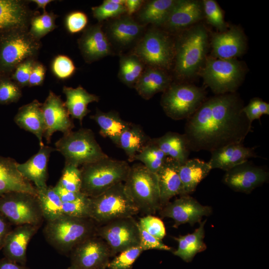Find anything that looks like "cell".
Returning a JSON list of instances; mask_svg holds the SVG:
<instances>
[{"label":"cell","mask_w":269,"mask_h":269,"mask_svg":"<svg viewBox=\"0 0 269 269\" xmlns=\"http://www.w3.org/2000/svg\"><path fill=\"white\" fill-rule=\"evenodd\" d=\"M79 46L88 61H96L111 54L110 42L100 24L93 25L85 31L79 40Z\"/></svg>","instance_id":"25"},{"label":"cell","mask_w":269,"mask_h":269,"mask_svg":"<svg viewBox=\"0 0 269 269\" xmlns=\"http://www.w3.org/2000/svg\"><path fill=\"white\" fill-rule=\"evenodd\" d=\"M107 269V267H102L98 268L95 269Z\"/></svg>","instance_id":"60"},{"label":"cell","mask_w":269,"mask_h":269,"mask_svg":"<svg viewBox=\"0 0 269 269\" xmlns=\"http://www.w3.org/2000/svg\"><path fill=\"white\" fill-rule=\"evenodd\" d=\"M71 265L76 269L107 267L111 252L107 243L97 235L76 246L70 253Z\"/></svg>","instance_id":"14"},{"label":"cell","mask_w":269,"mask_h":269,"mask_svg":"<svg viewBox=\"0 0 269 269\" xmlns=\"http://www.w3.org/2000/svg\"><path fill=\"white\" fill-rule=\"evenodd\" d=\"M212 170L208 162L198 158L188 159L180 165L179 174L183 195L194 192L198 185Z\"/></svg>","instance_id":"30"},{"label":"cell","mask_w":269,"mask_h":269,"mask_svg":"<svg viewBox=\"0 0 269 269\" xmlns=\"http://www.w3.org/2000/svg\"><path fill=\"white\" fill-rule=\"evenodd\" d=\"M0 38V71L6 72L33 55L38 45L24 34L7 31Z\"/></svg>","instance_id":"13"},{"label":"cell","mask_w":269,"mask_h":269,"mask_svg":"<svg viewBox=\"0 0 269 269\" xmlns=\"http://www.w3.org/2000/svg\"><path fill=\"white\" fill-rule=\"evenodd\" d=\"M11 224L0 213V250L2 249L5 239L11 230Z\"/></svg>","instance_id":"55"},{"label":"cell","mask_w":269,"mask_h":269,"mask_svg":"<svg viewBox=\"0 0 269 269\" xmlns=\"http://www.w3.org/2000/svg\"><path fill=\"white\" fill-rule=\"evenodd\" d=\"M206 222V220H205L200 222L199 227L192 233L174 238L178 242L177 249L172 251L174 256L189 263L192 261L197 253L202 252L207 249L204 242V225Z\"/></svg>","instance_id":"33"},{"label":"cell","mask_w":269,"mask_h":269,"mask_svg":"<svg viewBox=\"0 0 269 269\" xmlns=\"http://www.w3.org/2000/svg\"><path fill=\"white\" fill-rule=\"evenodd\" d=\"M45 73V69L42 65H33L28 84L31 86L41 85L44 80Z\"/></svg>","instance_id":"54"},{"label":"cell","mask_w":269,"mask_h":269,"mask_svg":"<svg viewBox=\"0 0 269 269\" xmlns=\"http://www.w3.org/2000/svg\"><path fill=\"white\" fill-rule=\"evenodd\" d=\"M93 16L99 21L120 16L126 12L124 5L117 4L105 0L100 5L92 7Z\"/></svg>","instance_id":"44"},{"label":"cell","mask_w":269,"mask_h":269,"mask_svg":"<svg viewBox=\"0 0 269 269\" xmlns=\"http://www.w3.org/2000/svg\"><path fill=\"white\" fill-rule=\"evenodd\" d=\"M65 189L72 192H81V172L79 167L65 164L61 176L57 183Z\"/></svg>","instance_id":"42"},{"label":"cell","mask_w":269,"mask_h":269,"mask_svg":"<svg viewBox=\"0 0 269 269\" xmlns=\"http://www.w3.org/2000/svg\"><path fill=\"white\" fill-rule=\"evenodd\" d=\"M25 6L17 0H0V30H15L22 26L27 18Z\"/></svg>","instance_id":"34"},{"label":"cell","mask_w":269,"mask_h":269,"mask_svg":"<svg viewBox=\"0 0 269 269\" xmlns=\"http://www.w3.org/2000/svg\"><path fill=\"white\" fill-rule=\"evenodd\" d=\"M177 0H152L146 2L139 13V18L144 23L163 25Z\"/></svg>","instance_id":"36"},{"label":"cell","mask_w":269,"mask_h":269,"mask_svg":"<svg viewBox=\"0 0 269 269\" xmlns=\"http://www.w3.org/2000/svg\"><path fill=\"white\" fill-rule=\"evenodd\" d=\"M96 235L107 243L112 257L140 244V231L134 217L121 218L98 225Z\"/></svg>","instance_id":"12"},{"label":"cell","mask_w":269,"mask_h":269,"mask_svg":"<svg viewBox=\"0 0 269 269\" xmlns=\"http://www.w3.org/2000/svg\"><path fill=\"white\" fill-rule=\"evenodd\" d=\"M55 150V148L43 144L40 146L39 151L26 161L17 163L19 172L25 179L34 184L36 190L48 186L46 183L48 162L51 153Z\"/></svg>","instance_id":"20"},{"label":"cell","mask_w":269,"mask_h":269,"mask_svg":"<svg viewBox=\"0 0 269 269\" xmlns=\"http://www.w3.org/2000/svg\"><path fill=\"white\" fill-rule=\"evenodd\" d=\"M42 109L45 123L44 137L47 143L51 142V136L57 131L64 134L72 131L74 124L60 97L51 91L44 102Z\"/></svg>","instance_id":"17"},{"label":"cell","mask_w":269,"mask_h":269,"mask_svg":"<svg viewBox=\"0 0 269 269\" xmlns=\"http://www.w3.org/2000/svg\"><path fill=\"white\" fill-rule=\"evenodd\" d=\"M88 23V17L81 11H74L70 13L66 19V25L68 31L75 33L83 30Z\"/></svg>","instance_id":"51"},{"label":"cell","mask_w":269,"mask_h":269,"mask_svg":"<svg viewBox=\"0 0 269 269\" xmlns=\"http://www.w3.org/2000/svg\"><path fill=\"white\" fill-rule=\"evenodd\" d=\"M166 158V155L151 138L149 142L135 155L134 161H140L149 171L156 174Z\"/></svg>","instance_id":"39"},{"label":"cell","mask_w":269,"mask_h":269,"mask_svg":"<svg viewBox=\"0 0 269 269\" xmlns=\"http://www.w3.org/2000/svg\"><path fill=\"white\" fill-rule=\"evenodd\" d=\"M21 96V90L16 84L7 79H0V104L16 102Z\"/></svg>","instance_id":"48"},{"label":"cell","mask_w":269,"mask_h":269,"mask_svg":"<svg viewBox=\"0 0 269 269\" xmlns=\"http://www.w3.org/2000/svg\"><path fill=\"white\" fill-rule=\"evenodd\" d=\"M134 54L149 66L168 69L174 58V46L166 33L153 29L140 40Z\"/></svg>","instance_id":"11"},{"label":"cell","mask_w":269,"mask_h":269,"mask_svg":"<svg viewBox=\"0 0 269 269\" xmlns=\"http://www.w3.org/2000/svg\"><path fill=\"white\" fill-rule=\"evenodd\" d=\"M34 2H35L38 7L42 8L43 10L44 11V12H45V7L46 5L50 3L52 0H32Z\"/></svg>","instance_id":"58"},{"label":"cell","mask_w":269,"mask_h":269,"mask_svg":"<svg viewBox=\"0 0 269 269\" xmlns=\"http://www.w3.org/2000/svg\"><path fill=\"white\" fill-rule=\"evenodd\" d=\"M17 163L13 158L0 155V196L11 192H23L37 196L35 186L18 170Z\"/></svg>","instance_id":"22"},{"label":"cell","mask_w":269,"mask_h":269,"mask_svg":"<svg viewBox=\"0 0 269 269\" xmlns=\"http://www.w3.org/2000/svg\"><path fill=\"white\" fill-rule=\"evenodd\" d=\"M131 166L125 160L109 156L82 166L81 192L89 197L97 196L120 183H124Z\"/></svg>","instance_id":"4"},{"label":"cell","mask_w":269,"mask_h":269,"mask_svg":"<svg viewBox=\"0 0 269 269\" xmlns=\"http://www.w3.org/2000/svg\"><path fill=\"white\" fill-rule=\"evenodd\" d=\"M42 106V103L34 100L20 107L14 117L15 123L20 128L36 136L40 146L44 144L43 136L46 129Z\"/></svg>","instance_id":"26"},{"label":"cell","mask_w":269,"mask_h":269,"mask_svg":"<svg viewBox=\"0 0 269 269\" xmlns=\"http://www.w3.org/2000/svg\"><path fill=\"white\" fill-rule=\"evenodd\" d=\"M89 217L98 225L140 212L127 192L124 183L114 185L102 194L89 197Z\"/></svg>","instance_id":"5"},{"label":"cell","mask_w":269,"mask_h":269,"mask_svg":"<svg viewBox=\"0 0 269 269\" xmlns=\"http://www.w3.org/2000/svg\"><path fill=\"white\" fill-rule=\"evenodd\" d=\"M98 225L90 218L63 215L46 222L43 233L46 241L62 254H69L78 244L96 235Z\"/></svg>","instance_id":"3"},{"label":"cell","mask_w":269,"mask_h":269,"mask_svg":"<svg viewBox=\"0 0 269 269\" xmlns=\"http://www.w3.org/2000/svg\"><path fill=\"white\" fill-rule=\"evenodd\" d=\"M0 213L16 226L41 225L44 220L37 196L23 192H11L0 196Z\"/></svg>","instance_id":"10"},{"label":"cell","mask_w":269,"mask_h":269,"mask_svg":"<svg viewBox=\"0 0 269 269\" xmlns=\"http://www.w3.org/2000/svg\"><path fill=\"white\" fill-rule=\"evenodd\" d=\"M171 84V80L164 70L148 66L134 86L138 94L145 100L164 92Z\"/></svg>","instance_id":"27"},{"label":"cell","mask_w":269,"mask_h":269,"mask_svg":"<svg viewBox=\"0 0 269 269\" xmlns=\"http://www.w3.org/2000/svg\"><path fill=\"white\" fill-rule=\"evenodd\" d=\"M40 226L38 225L24 224L16 226L11 229L2 249L4 257L25 266L28 244Z\"/></svg>","instance_id":"19"},{"label":"cell","mask_w":269,"mask_h":269,"mask_svg":"<svg viewBox=\"0 0 269 269\" xmlns=\"http://www.w3.org/2000/svg\"><path fill=\"white\" fill-rule=\"evenodd\" d=\"M268 179L267 170L248 160L226 171L223 181L235 191L249 193Z\"/></svg>","instance_id":"16"},{"label":"cell","mask_w":269,"mask_h":269,"mask_svg":"<svg viewBox=\"0 0 269 269\" xmlns=\"http://www.w3.org/2000/svg\"><path fill=\"white\" fill-rule=\"evenodd\" d=\"M208 47V33L203 25L191 26L182 32L174 47L177 76L185 79L197 73L205 62Z\"/></svg>","instance_id":"2"},{"label":"cell","mask_w":269,"mask_h":269,"mask_svg":"<svg viewBox=\"0 0 269 269\" xmlns=\"http://www.w3.org/2000/svg\"><path fill=\"white\" fill-rule=\"evenodd\" d=\"M37 191V197L43 217L46 222L54 220L63 215V203L53 187L47 186Z\"/></svg>","instance_id":"37"},{"label":"cell","mask_w":269,"mask_h":269,"mask_svg":"<svg viewBox=\"0 0 269 269\" xmlns=\"http://www.w3.org/2000/svg\"><path fill=\"white\" fill-rule=\"evenodd\" d=\"M200 75L216 95L235 93L243 81L245 70L236 59H206Z\"/></svg>","instance_id":"8"},{"label":"cell","mask_w":269,"mask_h":269,"mask_svg":"<svg viewBox=\"0 0 269 269\" xmlns=\"http://www.w3.org/2000/svg\"><path fill=\"white\" fill-rule=\"evenodd\" d=\"M52 70L54 74L60 79L70 77L75 71V66L70 58L64 55H59L54 60Z\"/></svg>","instance_id":"49"},{"label":"cell","mask_w":269,"mask_h":269,"mask_svg":"<svg viewBox=\"0 0 269 269\" xmlns=\"http://www.w3.org/2000/svg\"><path fill=\"white\" fill-rule=\"evenodd\" d=\"M143 252L139 245L123 251L110 261L107 268L108 269H131L133 265Z\"/></svg>","instance_id":"40"},{"label":"cell","mask_w":269,"mask_h":269,"mask_svg":"<svg viewBox=\"0 0 269 269\" xmlns=\"http://www.w3.org/2000/svg\"><path fill=\"white\" fill-rule=\"evenodd\" d=\"M119 63V79L127 86L134 88L144 70V64L134 54L121 56Z\"/></svg>","instance_id":"38"},{"label":"cell","mask_w":269,"mask_h":269,"mask_svg":"<svg viewBox=\"0 0 269 269\" xmlns=\"http://www.w3.org/2000/svg\"><path fill=\"white\" fill-rule=\"evenodd\" d=\"M180 165L174 159L167 157L164 163L156 173L161 208L168 203L172 197L178 195H183L179 174Z\"/></svg>","instance_id":"24"},{"label":"cell","mask_w":269,"mask_h":269,"mask_svg":"<svg viewBox=\"0 0 269 269\" xmlns=\"http://www.w3.org/2000/svg\"><path fill=\"white\" fill-rule=\"evenodd\" d=\"M138 225L149 234L162 240L166 235V230L162 221L151 215L140 218Z\"/></svg>","instance_id":"46"},{"label":"cell","mask_w":269,"mask_h":269,"mask_svg":"<svg viewBox=\"0 0 269 269\" xmlns=\"http://www.w3.org/2000/svg\"><path fill=\"white\" fill-rule=\"evenodd\" d=\"M205 92L200 87L188 84H171L161 96V107L174 120L187 119L205 100Z\"/></svg>","instance_id":"9"},{"label":"cell","mask_w":269,"mask_h":269,"mask_svg":"<svg viewBox=\"0 0 269 269\" xmlns=\"http://www.w3.org/2000/svg\"><path fill=\"white\" fill-rule=\"evenodd\" d=\"M63 92L66 98L64 104L69 114L81 125L84 117L90 112L88 105L100 100L99 97L89 93L81 86L76 88L64 86Z\"/></svg>","instance_id":"28"},{"label":"cell","mask_w":269,"mask_h":269,"mask_svg":"<svg viewBox=\"0 0 269 269\" xmlns=\"http://www.w3.org/2000/svg\"><path fill=\"white\" fill-rule=\"evenodd\" d=\"M204 17L202 2L177 0L163 25L170 31H177L191 27Z\"/></svg>","instance_id":"21"},{"label":"cell","mask_w":269,"mask_h":269,"mask_svg":"<svg viewBox=\"0 0 269 269\" xmlns=\"http://www.w3.org/2000/svg\"><path fill=\"white\" fill-rule=\"evenodd\" d=\"M67 269H76L75 268H74L72 266H70L69 268H68Z\"/></svg>","instance_id":"59"},{"label":"cell","mask_w":269,"mask_h":269,"mask_svg":"<svg viewBox=\"0 0 269 269\" xmlns=\"http://www.w3.org/2000/svg\"><path fill=\"white\" fill-rule=\"evenodd\" d=\"M246 116L250 122L259 120L263 115H269V104L260 98H254L243 109Z\"/></svg>","instance_id":"47"},{"label":"cell","mask_w":269,"mask_h":269,"mask_svg":"<svg viewBox=\"0 0 269 269\" xmlns=\"http://www.w3.org/2000/svg\"><path fill=\"white\" fill-rule=\"evenodd\" d=\"M210 152L208 162L212 170L219 168L226 171L250 158L258 157L254 148L246 147L243 143L229 144Z\"/></svg>","instance_id":"23"},{"label":"cell","mask_w":269,"mask_h":269,"mask_svg":"<svg viewBox=\"0 0 269 269\" xmlns=\"http://www.w3.org/2000/svg\"><path fill=\"white\" fill-rule=\"evenodd\" d=\"M236 93L216 95L205 100L187 119L184 134L189 149L210 152L229 144L243 143L252 123Z\"/></svg>","instance_id":"1"},{"label":"cell","mask_w":269,"mask_h":269,"mask_svg":"<svg viewBox=\"0 0 269 269\" xmlns=\"http://www.w3.org/2000/svg\"><path fill=\"white\" fill-rule=\"evenodd\" d=\"M140 231V244L143 251L149 250H158L165 251H173V249L164 244L162 240H159L145 231L139 225Z\"/></svg>","instance_id":"50"},{"label":"cell","mask_w":269,"mask_h":269,"mask_svg":"<svg viewBox=\"0 0 269 269\" xmlns=\"http://www.w3.org/2000/svg\"><path fill=\"white\" fill-rule=\"evenodd\" d=\"M152 140L167 157L174 159L180 164L188 159L190 150L184 134L168 132Z\"/></svg>","instance_id":"32"},{"label":"cell","mask_w":269,"mask_h":269,"mask_svg":"<svg viewBox=\"0 0 269 269\" xmlns=\"http://www.w3.org/2000/svg\"><path fill=\"white\" fill-rule=\"evenodd\" d=\"M211 42L212 54L216 58L234 59L242 55L246 49L245 35L236 26L214 33Z\"/></svg>","instance_id":"18"},{"label":"cell","mask_w":269,"mask_h":269,"mask_svg":"<svg viewBox=\"0 0 269 269\" xmlns=\"http://www.w3.org/2000/svg\"><path fill=\"white\" fill-rule=\"evenodd\" d=\"M151 138L140 126L132 123L121 134L117 146L125 151L128 161L133 162L135 155L149 142Z\"/></svg>","instance_id":"35"},{"label":"cell","mask_w":269,"mask_h":269,"mask_svg":"<svg viewBox=\"0 0 269 269\" xmlns=\"http://www.w3.org/2000/svg\"><path fill=\"white\" fill-rule=\"evenodd\" d=\"M143 1L141 0H126L124 5L128 15L131 16L137 11L141 6Z\"/></svg>","instance_id":"56"},{"label":"cell","mask_w":269,"mask_h":269,"mask_svg":"<svg viewBox=\"0 0 269 269\" xmlns=\"http://www.w3.org/2000/svg\"><path fill=\"white\" fill-rule=\"evenodd\" d=\"M90 118L98 125L100 135L109 138L117 146L121 134L132 124L123 120L114 111L104 112L97 109Z\"/></svg>","instance_id":"31"},{"label":"cell","mask_w":269,"mask_h":269,"mask_svg":"<svg viewBox=\"0 0 269 269\" xmlns=\"http://www.w3.org/2000/svg\"><path fill=\"white\" fill-rule=\"evenodd\" d=\"M55 19L53 14L46 12L34 17L31 22L30 34L35 38L44 36L56 27Z\"/></svg>","instance_id":"43"},{"label":"cell","mask_w":269,"mask_h":269,"mask_svg":"<svg viewBox=\"0 0 269 269\" xmlns=\"http://www.w3.org/2000/svg\"><path fill=\"white\" fill-rule=\"evenodd\" d=\"M124 184L127 192L140 212L148 215L161 209L157 175L142 163H136L131 166Z\"/></svg>","instance_id":"6"},{"label":"cell","mask_w":269,"mask_h":269,"mask_svg":"<svg viewBox=\"0 0 269 269\" xmlns=\"http://www.w3.org/2000/svg\"><path fill=\"white\" fill-rule=\"evenodd\" d=\"M108 29L109 35L113 42L120 46L126 47L140 37L143 30V25L128 15L112 21Z\"/></svg>","instance_id":"29"},{"label":"cell","mask_w":269,"mask_h":269,"mask_svg":"<svg viewBox=\"0 0 269 269\" xmlns=\"http://www.w3.org/2000/svg\"><path fill=\"white\" fill-rule=\"evenodd\" d=\"M90 198L84 196L77 200L62 204L63 215L77 218H89Z\"/></svg>","instance_id":"45"},{"label":"cell","mask_w":269,"mask_h":269,"mask_svg":"<svg viewBox=\"0 0 269 269\" xmlns=\"http://www.w3.org/2000/svg\"><path fill=\"white\" fill-rule=\"evenodd\" d=\"M53 188L62 203L72 202L86 196L81 192H75L69 191L57 183Z\"/></svg>","instance_id":"53"},{"label":"cell","mask_w":269,"mask_h":269,"mask_svg":"<svg viewBox=\"0 0 269 269\" xmlns=\"http://www.w3.org/2000/svg\"><path fill=\"white\" fill-rule=\"evenodd\" d=\"M0 269H29L26 266L22 265L4 257L0 259Z\"/></svg>","instance_id":"57"},{"label":"cell","mask_w":269,"mask_h":269,"mask_svg":"<svg viewBox=\"0 0 269 269\" xmlns=\"http://www.w3.org/2000/svg\"><path fill=\"white\" fill-rule=\"evenodd\" d=\"M159 211L162 217L171 218L174 221L173 227L177 228L186 223L191 226L200 223L203 216L211 214L212 209L202 205L188 195H183L172 202H169Z\"/></svg>","instance_id":"15"},{"label":"cell","mask_w":269,"mask_h":269,"mask_svg":"<svg viewBox=\"0 0 269 269\" xmlns=\"http://www.w3.org/2000/svg\"><path fill=\"white\" fill-rule=\"evenodd\" d=\"M33 67V65L31 61L21 63L16 67L12 76L13 79L20 85H27Z\"/></svg>","instance_id":"52"},{"label":"cell","mask_w":269,"mask_h":269,"mask_svg":"<svg viewBox=\"0 0 269 269\" xmlns=\"http://www.w3.org/2000/svg\"><path fill=\"white\" fill-rule=\"evenodd\" d=\"M204 16L207 22L216 27L220 32L227 29L223 11L214 0H204L202 1Z\"/></svg>","instance_id":"41"},{"label":"cell","mask_w":269,"mask_h":269,"mask_svg":"<svg viewBox=\"0 0 269 269\" xmlns=\"http://www.w3.org/2000/svg\"><path fill=\"white\" fill-rule=\"evenodd\" d=\"M56 150L65 158V164L79 167L108 155L104 152L93 132L81 128L63 134L55 143Z\"/></svg>","instance_id":"7"}]
</instances>
